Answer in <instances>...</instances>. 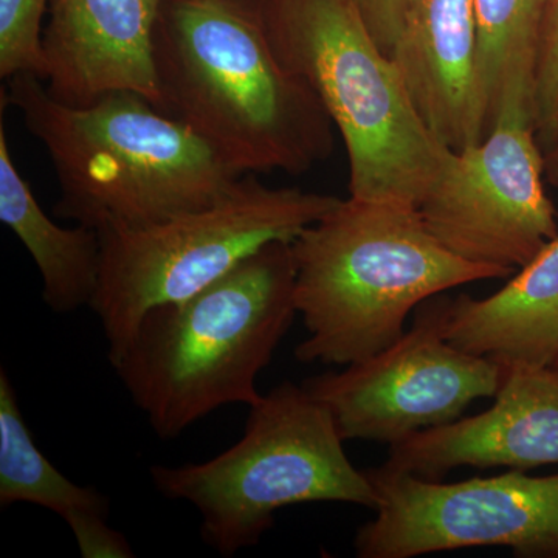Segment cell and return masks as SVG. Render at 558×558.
Here are the masks:
<instances>
[{
	"label": "cell",
	"instance_id": "obj_1",
	"mask_svg": "<svg viewBox=\"0 0 558 558\" xmlns=\"http://www.w3.org/2000/svg\"><path fill=\"white\" fill-rule=\"evenodd\" d=\"M154 61L161 112L242 174H303L332 156L336 126L279 57L259 0H161Z\"/></svg>",
	"mask_w": 558,
	"mask_h": 558
},
{
	"label": "cell",
	"instance_id": "obj_2",
	"mask_svg": "<svg viewBox=\"0 0 558 558\" xmlns=\"http://www.w3.org/2000/svg\"><path fill=\"white\" fill-rule=\"evenodd\" d=\"M49 154L61 196L53 215L102 231L140 230L215 204L242 178L215 146L137 92L89 106L54 100L20 73L0 92Z\"/></svg>",
	"mask_w": 558,
	"mask_h": 558
},
{
	"label": "cell",
	"instance_id": "obj_3",
	"mask_svg": "<svg viewBox=\"0 0 558 558\" xmlns=\"http://www.w3.org/2000/svg\"><path fill=\"white\" fill-rule=\"evenodd\" d=\"M292 242L275 241L189 299L153 307L113 369L160 439L222 407L255 405L295 319Z\"/></svg>",
	"mask_w": 558,
	"mask_h": 558
},
{
	"label": "cell",
	"instance_id": "obj_4",
	"mask_svg": "<svg viewBox=\"0 0 558 558\" xmlns=\"http://www.w3.org/2000/svg\"><path fill=\"white\" fill-rule=\"evenodd\" d=\"M296 312L307 339L303 363L348 366L373 357L405 333L407 318L447 290L512 275L453 255L417 208L354 199L292 241Z\"/></svg>",
	"mask_w": 558,
	"mask_h": 558
},
{
	"label": "cell",
	"instance_id": "obj_5",
	"mask_svg": "<svg viewBox=\"0 0 558 558\" xmlns=\"http://www.w3.org/2000/svg\"><path fill=\"white\" fill-rule=\"evenodd\" d=\"M259 7L279 57L311 84L343 138L349 197L417 208L451 149L418 116L352 0H259Z\"/></svg>",
	"mask_w": 558,
	"mask_h": 558
},
{
	"label": "cell",
	"instance_id": "obj_6",
	"mask_svg": "<svg viewBox=\"0 0 558 558\" xmlns=\"http://www.w3.org/2000/svg\"><path fill=\"white\" fill-rule=\"evenodd\" d=\"M328 410L303 385L284 384L250 407L244 436L201 464L153 465L161 495L201 515L202 539L220 556L255 546L275 513L303 502L377 509L365 472L354 468Z\"/></svg>",
	"mask_w": 558,
	"mask_h": 558
},
{
	"label": "cell",
	"instance_id": "obj_7",
	"mask_svg": "<svg viewBox=\"0 0 558 558\" xmlns=\"http://www.w3.org/2000/svg\"><path fill=\"white\" fill-rule=\"evenodd\" d=\"M340 201L245 174L208 207L148 229L102 231L100 284L90 310L108 339L110 365L146 312L189 299L270 242H292Z\"/></svg>",
	"mask_w": 558,
	"mask_h": 558
},
{
	"label": "cell",
	"instance_id": "obj_8",
	"mask_svg": "<svg viewBox=\"0 0 558 558\" xmlns=\"http://www.w3.org/2000/svg\"><path fill=\"white\" fill-rule=\"evenodd\" d=\"M450 304L444 293L433 296L391 347L301 384L329 411L343 440L392 446L458 421L473 400L497 396L505 369L447 340Z\"/></svg>",
	"mask_w": 558,
	"mask_h": 558
},
{
	"label": "cell",
	"instance_id": "obj_9",
	"mask_svg": "<svg viewBox=\"0 0 558 558\" xmlns=\"http://www.w3.org/2000/svg\"><path fill=\"white\" fill-rule=\"evenodd\" d=\"M376 519L354 538L360 558H411L473 546H508L519 557H558V475L520 470L444 484L391 468L365 470Z\"/></svg>",
	"mask_w": 558,
	"mask_h": 558
},
{
	"label": "cell",
	"instance_id": "obj_10",
	"mask_svg": "<svg viewBox=\"0 0 558 558\" xmlns=\"http://www.w3.org/2000/svg\"><path fill=\"white\" fill-rule=\"evenodd\" d=\"M545 180L534 119L505 113L483 142L451 150L417 211L453 255L515 275L558 236Z\"/></svg>",
	"mask_w": 558,
	"mask_h": 558
},
{
	"label": "cell",
	"instance_id": "obj_11",
	"mask_svg": "<svg viewBox=\"0 0 558 558\" xmlns=\"http://www.w3.org/2000/svg\"><path fill=\"white\" fill-rule=\"evenodd\" d=\"M492 409L414 433L389 446L388 465L425 480L450 470L558 464V368L505 371Z\"/></svg>",
	"mask_w": 558,
	"mask_h": 558
},
{
	"label": "cell",
	"instance_id": "obj_12",
	"mask_svg": "<svg viewBox=\"0 0 558 558\" xmlns=\"http://www.w3.org/2000/svg\"><path fill=\"white\" fill-rule=\"evenodd\" d=\"M160 7L161 0H50L43 50L51 97L83 108L132 90L160 109L154 61Z\"/></svg>",
	"mask_w": 558,
	"mask_h": 558
},
{
	"label": "cell",
	"instance_id": "obj_13",
	"mask_svg": "<svg viewBox=\"0 0 558 558\" xmlns=\"http://www.w3.org/2000/svg\"><path fill=\"white\" fill-rule=\"evenodd\" d=\"M389 57L418 116L447 148L468 149L487 137L473 0H405Z\"/></svg>",
	"mask_w": 558,
	"mask_h": 558
},
{
	"label": "cell",
	"instance_id": "obj_14",
	"mask_svg": "<svg viewBox=\"0 0 558 558\" xmlns=\"http://www.w3.org/2000/svg\"><path fill=\"white\" fill-rule=\"evenodd\" d=\"M447 340L502 369L558 359V236L487 299H451Z\"/></svg>",
	"mask_w": 558,
	"mask_h": 558
},
{
	"label": "cell",
	"instance_id": "obj_15",
	"mask_svg": "<svg viewBox=\"0 0 558 558\" xmlns=\"http://www.w3.org/2000/svg\"><path fill=\"white\" fill-rule=\"evenodd\" d=\"M0 220L31 253L40 279L43 300L54 314H70L90 306L100 284L101 236L78 226L62 229L44 213L14 165L0 123Z\"/></svg>",
	"mask_w": 558,
	"mask_h": 558
},
{
	"label": "cell",
	"instance_id": "obj_16",
	"mask_svg": "<svg viewBox=\"0 0 558 558\" xmlns=\"http://www.w3.org/2000/svg\"><path fill=\"white\" fill-rule=\"evenodd\" d=\"M550 0H473L476 81L487 135L499 117L520 112L535 121L543 25Z\"/></svg>",
	"mask_w": 558,
	"mask_h": 558
},
{
	"label": "cell",
	"instance_id": "obj_17",
	"mask_svg": "<svg viewBox=\"0 0 558 558\" xmlns=\"http://www.w3.org/2000/svg\"><path fill=\"white\" fill-rule=\"evenodd\" d=\"M25 502L58 513L65 523L109 515V499L62 475L36 446L22 416L16 391L0 369V508Z\"/></svg>",
	"mask_w": 558,
	"mask_h": 558
},
{
	"label": "cell",
	"instance_id": "obj_18",
	"mask_svg": "<svg viewBox=\"0 0 558 558\" xmlns=\"http://www.w3.org/2000/svg\"><path fill=\"white\" fill-rule=\"evenodd\" d=\"M50 0H0V76L32 73L47 81L44 16Z\"/></svg>",
	"mask_w": 558,
	"mask_h": 558
},
{
	"label": "cell",
	"instance_id": "obj_19",
	"mask_svg": "<svg viewBox=\"0 0 558 558\" xmlns=\"http://www.w3.org/2000/svg\"><path fill=\"white\" fill-rule=\"evenodd\" d=\"M558 116V0H550L545 25L535 92V131L539 148H545L553 135Z\"/></svg>",
	"mask_w": 558,
	"mask_h": 558
},
{
	"label": "cell",
	"instance_id": "obj_20",
	"mask_svg": "<svg viewBox=\"0 0 558 558\" xmlns=\"http://www.w3.org/2000/svg\"><path fill=\"white\" fill-rule=\"evenodd\" d=\"M108 515H87L69 524L84 558L134 557L130 543L121 532L108 524Z\"/></svg>",
	"mask_w": 558,
	"mask_h": 558
},
{
	"label": "cell",
	"instance_id": "obj_21",
	"mask_svg": "<svg viewBox=\"0 0 558 558\" xmlns=\"http://www.w3.org/2000/svg\"><path fill=\"white\" fill-rule=\"evenodd\" d=\"M403 2L405 0H352L371 35L388 54L398 38Z\"/></svg>",
	"mask_w": 558,
	"mask_h": 558
},
{
	"label": "cell",
	"instance_id": "obj_22",
	"mask_svg": "<svg viewBox=\"0 0 558 558\" xmlns=\"http://www.w3.org/2000/svg\"><path fill=\"white\" fill-rule=\"evenodd\" d=\"M543 160H545L546 182L553 186H558V116L553 135L545 148L542 149Z\"/></svg>",
	"mask_w": 558,
	"mask_h": 558
},
{
	"label": "cell",
	"instance_id": "obj_23",
	"mask_svg": "<svg viewBox=\"0 0 558 558\" xmlns=\"http://www.w3.org/2000/svg\"><path fill=\"white\" fill-rule=\"evenodd\" d=\"M553 366H556V368H558V359L556 360V362H554Z\"/></svg>",
	"mask_w": 558,
	"mask_h": 558
}]
</instances>
